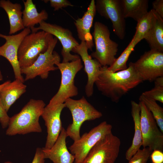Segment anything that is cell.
Wrapping results in <instances>:
<instances>
[{
    "instance_id": "6da1fadb",
    "label": "cell",
    "mask_w": 163,
    "mask_h": 163,
    "mask_svg": "<svg viewBox=\"0 0 163 163\" xmlns=\"http://www.w3.org/2000/svg\"><path fill=\"white\" fill-rule=\"evenodd\" d=\"M108 67H101L94 84L103 95L114 102H118L123 96L142 82L134 62H130L126 69L115 72L109 71Z\"/></svg>"
},
{
    "instance_id": "7a4b0ae2",
    "label": "cell",
    "mask_w": 163,
    "mask_h": 163,
    "mask_svg": "<svg viewBox=\"0 0 163 163\" xmlns=\"http://www.w3.org/2000/svg\"><path fill=\"white\" fill-rule=\"evenodd\" d=\"M45 106L42 100L30 99L19 112L10 117L6 134L13 136L42 132L39 120Z\"/></svg>"
},
{
    "instance_id": "3957f363",
    "label": "cell",
    "mask_w": 163,
    "mask_h": 163,
    "mask_svg": "<svg viewBox=\"0 0 163 163\" xmlns=\"http://www.w3.org/2000/svg\"><path fill=\"white\" fill-rule=\"evenodd\" d=\"M64 103L66 107L70 111L72 119V123L66 130V133L67 137L74 141L80 138V128L85 121L94 120L102 116V113L89 103L84 96L77 100L68 98Z\"/></svg>"
},
{
    "instance_id": "277c9868",
    "label": "cell",
    "mask_w": 163,
    "mask_h": 163,
    "mask_svg": "<svg viewBox=\"0 0 163 163\" xmlns=\"http://www.w3.org/2000/svg\"><path fill=\"white\" fill-rule=\"evenodd\" d=\"M53 37L52 35L43 30L31 32L26 36L18 51V58L21 69L31 66L40 53L46 51Z\"/></svg>"
},
{
    "instance_id": "5b68a950",
    "label": "cell",
    "mask_w": 163,
    "mask_h": 163,
    "mask_svg": "<svg viewBox=\"0 0 163 163\" xmlns=\"http://www.w3.org/2000/svg\"><path fill=\"white\" fill-rule=\"evenodd\" d=\"M95 50L90 56L96 59L102 66H109L115 61L118 44L110 38V32L108 27L99 21L94 25L92 33Z\"/></svg>"
},
{
    "instance_id": "8992f818",
    "label": "cell",
    "mask_w": 163,
    "mask_h": 163,
    "mask_svg": "<svg viewBox=\"0 0 163 163\" xmlns=\"http://www.w3.org/2000/svg\"><path fill=\"white\" fill-rule=\"evenodd\" d=\"M56 65L61 74V82L57 92L48 104L50 105L64 103L67 99L78 95V89L75 84V78L83 67L80 58L67 62H60Z\"/></svg>"
},
{
    "instance_id": "52a82bcc",
    "label": "cell",
    "mask_w": 163,
    "mask_h": 163,
    "mask_svg": "<svg viewBox=\"0 0 163 163\" xmlns=\"http://www.w3.org/2000/svg\"><path fill=\"white\" fill-rule=\"evenodd\" d=\"M58 40L56 37H53L46 51L40 53L31 66L21 69V74L25 75V81L33 79L37 76L42 79H46L50 71L58 69L54 65L60 62V57L58 53L53 51Z\"/></svg>"
},
{
    "instance_id": "ba28073f",
    "label": "cell",
    "mask_w": 163,
    "mask_h": 163,
    "mask_svg": "<svg viewBox=\"0 0 163 163\" xmlns=\"http://www.w3.org/2000/svg\"><path fill=\"white\" fill-rule=\"evenodd\" d=\"M112 126L104 121L84 133L79 139L74 141L69 148L75 157L74 163H80L91 150L101 139L112 132Z\"/></svg>"
},
{
    "instance_id": "9c48e42d",
    "label": "cell",
    "mask_w": 163,
    "mask_h": 163,
    "mask_svg": "<svg viewBox=\"0 0 163 163\" xmlns=\"http://www.w3.org/2000/svg\"><path fill=\"white\" fill-rule=\"evenodd\" d=\"M120 145V139L111 132L96 144L80 163H114Z\"/></svg>"
},
{
    "instance_id": "30bf717a",
    "label": "cell",
    "mask_w": 163,
    "mask_h": 163,
    "mask_svg": "<svg viewBox=\"0 0 163 163\" xmlns=\"http://www.w3.org/2000/svg\"><path fill=\"white\" fill-rule=\"evenodd\" d=\"M140 126L143 148L148 147L152 152L163 150V134L152 114L144 103L139 101Z\"/></svg>"
},
{
    "instance_id": "8fae6325",
    "label": "cell",
    "mask_w": 163,
    "mask_h": 163,
    "mask_svg": "<svg viewBox=\"0 0 163 163\" xmlns=\"http://www.w3.org/2000/svg\"><path fill=\"white\" fill-rule=\"evenodd\" d=\"M30 29L32 33L36 32L39 30L45 31L55 36L60 41L62 46L61 53L63 57L62 62L74 61L80 58L78 55H72L70 53L79 43L69 29L45 21L41 22L38 27Z\"/></svg>"
},
{
    "instance_id": "7c38bea8",
    "label": "cell",
    "mask_w": 163,
    "mask_h": 163,
    "mask_svg": "<svg viewBox=\"0 0 163 163\" xmlns=\"http://www.w3.org/2000/svg\"><path fill=\"white\" fill-rule=\"evenodd\" d=\"M134 64L142 81L152 82L163 77V52L154 50L145 52Z\"/></svg>"
},
{
    "instance_id": "4fadbf2b",
    "label": "cell",
    "mask_w": 163,
    "mask_h": 163,
    "mask_svg": "<svg viewBox=\"0 0 163 163\" xmlns=\"http://www.w3.org/2000/svg\"><path fill=\"white\" fill-rule=\"evenodd\" d=\"M95 4L96 11L110 20L114 33L120 39H123L126 23L121 0H97Z\"/></svg>"
},
{
    "instance_id": "5bb4252c",
    "label": "cell",
    "mask_w": 163,
    "mask_h": 163,
    "mask_svg": "<svg viewBox=\"0 0 163 163\" xmlns=\"http://www.w3.org/2000/svg\"><path fill=\"white\" fill-rule=\"evenodd\" d=\"M31 32L30 28H25L21 32L14 35H6L0 33V37L4 38L6 41L3 45L0 46V56L5 58L11 65L15 79L23 83L24 79L22 75L19 65L18 51L23 39Z\"/></svg>"
},
{
    "instance_id": "9a60e30c",
    "label": "cell",
    "mask_w": 163,
    "mask_h": 163,
    "mask_svg": "<svg viewBox=\"0 0 163 163\" xmlns=\"http://www.w3.org/2000/svg\"><path fill=\"white\" fill-rule=\"evenodd\" d=\"M66 107L64 103L52 105L48 104L44 108L41 116L47 129V136L45 147L50 149L54 145L62 128L60 118L61 112Z\"/></svg>"
},
{
    "instance_id": "2e32d148",
    "label": "cell",
    "mask_w": 163,
    "mask_h": 163,
    "mask_svg": "<svg viewBox=\"0 0 163 163\" xmlns=\"http://www.w3.org/2000/svg\"><path fill=\"white\" fill-rule=\"evenodd\" d=\"M88 48L85 42L81 41L72 51L79 55L84 65V70L88 76L85 87V93L88 97L91 96L94 92V85L97 80L102 66L95 59H93L88 53Z\"/></svg>"
},
{
    "instance_id": "e0dca14e",
    "label": "cell",
    "mask_w": 163,
    "mask_h": 163,
    "mask_svg": "<svg viewBox=\"0 0 163 163\" xmlns=\"http://www.w3.org/2000/svg\"><path fill=\"white\" fill-rule=\"evenodd\" d=\"M67 137L66 130L62 127L56 141L50 149L42 148L45 159H50L53 163H73L74 155L69 152L66 146Z\"/></svg>"
},
{
    "instance_id": "ac0fdd59",
    "label": "cell",
    "mask_w": 163,
    "mask_h": 163,
    "mask_svg": "<svg viewBox=\"0 0 163 163\" xmlns=\"http://www.w3.org/2000/svg\"><path fill=\"white\" fill-rule=\"evenodd\" d=\"M96 11L95 1L91 0L82 17L78 18L74 22L78 38L81 41L85 42L88 49L91 51L94 43L90 30Z\"/></svg>"
},
{
    "instance_id": "d6986e66",
    "label": "cell",
    "mask_w": 163,
    "mask_h": 163,
    "mask_svg": "<svg viewBox=\"0 0 163 163\" xmlns=\"http://www.w3.org/2000/svg\"><path fill=\"white\" fill-rule=\"evenodd\" d=\"M26 88L27 86L23 82L15 79L0 91L1 100L7 112L11 106L26 91Z\"/></svg>"
},
{
    "instance_id": "ffe728a7",
    "label": "cell",
    "mask_w": 163,
    "mask_h": 163,
    "mask_svg": "<svg viewBox=\"0 0 163 163\" xmlns=\"http://www.w3.org/2000/svg\"><path fill=\"white\" fill-rule=\"evenodd\" d=\"M0 7L6 13L10 24L9 34L11 35L24 28L22 22V6L19 3H13L10 0H0Z\"/></svg>"
},
{
    "instance_id": "44dd1931",
    "label": "cell",
    "mask_w": 163,
    "mask_h": 163,
    "mask_svg": "<svg viewBox=\"0 0 163 163\" xmlns=\"http://www.w3.org/2000/svg\"><path fill=\"white\" fill-rule=\"evenodd\" d=\"M131 115L134 124V134L131 145L126 151L125 158L129 161L139 149L142 145L140 126V109L139 104L131 101Z\"/></svg>"
},
{
    "instance_id": "7402d4cb",
    "label": "cell",
    "mask_w": 163,
    "mask_h": 163,
    "mask_svg": "<svg viewBox=\"0 0 163 163\" xmlns=\"http://www.w3.org/2000/svg\"><path fill=\"white\" fill-rule=\"evenodd\" d=\"M24 9L22 11V22L25 28L30 29L35 25L45 21L48 17V14L45 10L40 12L37 11L36 5L32 0L23 1Z\"/></svg>"
},
{
    "instance_id": "603a6c76",
    "label": "cell",
    "mask_w": 163,
    "mask_h": 163,
    "mask_svg": "<svg viewBox=\"0 0 163 163\" xmlns=\"http://www.w3.org/2000/svg\"><path fill=\"white\" fill-rule=\"evenodd\" d=\"M125 18H130L137 22L149 12L148 0H121Z\"/></svg>"
},
{
    "instance_id": "cb8c5ba5",
    "label": "cell",
    "mask_w": 163,
    "mask_h": 163,
    "mask_svg": "<svg viewBox=\"0 0 163 163\" xmlns=\"http://www.w3.org/2000/svg\"><path fill=\"white\" fill-rule=\"evenodd\" d=\"M155 12L153 25L144 39L151 49L163 52V18Z\"/></svg>"
},
{
    "instance_id": "d4e9b609",
    "label": "cell",
    "mask_w": 163,
    "mask_h": 163,
    "mask_svg": "<svg viewBox=\"0 0 163 163\" xmlns=\"http://www.w3.org/2000/svg\"><path fill=\"white\" fill-rule=\"evenodd\" d=\"M155 11L151 9L137 22L136 31L132 40L137 43L144 39L151 28L154 21Z\"/></svg>"
},
{
    "instance_id": "484cf974",
    "label": "cell",
    "mask_w": 163,
    "mask_h": 163,
    "mask_svg": "<svg viewBox=\"0 0 163 163\" xmlns=\"http://www.w3.org/2000/svg\"><path fill=\"white\" fill-rule=\"evenodd\" d=\"M139 101H142L152 114L161 131L163 133V108L156 101L148 98L142 94Z\"/></svg>"
},
{
    "instance_id": "4316f807",
    "label": "cell",
    "mask_w": 163,
    "mask_h": 163,
    "mask_svg": "<svg viewBox=\"0 0 163 163\" xmlns=\"http://www.w3.org/2000/svg\"><path fill=\"white\" fill-rule=\"evenodd\" d=\"M137 43L132 40L131 41L120 56L110 66L107 67L108 69L112 72H115L125 70L127 68V62L134 48Z\"/></svg>"
},
{
    "instance_id": "83f0119b",
    "label": "cell",
    "mask_w": 163,
    "mask_h": 163,
    "mask_svg": "<svg viewBox=\"0 0 163 163\" xmlns=\"http://www.w3.org/2000/svg\"><path fill=\"white\" fill-rule=\"evenodd\" d=\"M154 87L142 94L146 97L163 103V77L157 78L154 81Z\"/></svg>"
},
{
    "instance_id": "f1b7e54d",
    "label": "cell",
    "mask_w": 163,
    "mask_h": 163,
    "mask_svg": "<svg viewBox=\"0 0 163 163\" xmlns=\"http://www.w3.org/2000/svg\"><path fill=\"white\" fill-rule=\"evenodd\" d=\"M152 152L148 147L139 149L128 161V163H146Z\"/></svg>"
},
{
    "instance_id": "f546056e",
    "label": "cell",
    "mask_w": 163,
    "mask_h": 163,
    "mask_svg": "<svg viewBox=\"0 0 163 163\" xmlns=\"http://www.w3.org/2000/svg\"><path fill=\"white\" fill-rule=\"evenodd\" d=\"M43 1L45 3L49 2L51 6L54 8V11H58L63 8L73 6L70 2L67 0H49Z\"/></svg>"
},
{
    "instance_id": "4dcf8cb0",
    "label": "cell",
    "mask_w": 163,
    "mask_h": 163,
    "mask_svg": "<svg viewBox=\"0 0 163 163\" xmlns=\"http://www.w3.org/2000/svg\"><path fill=\"white\" fill-rule=\"evenodd\" d=\"M9 119L10 117L4 108L0 98V123L3 129L8 127Z\"/></svg>"
},
{
    "instance_id": "1f68e13d",
    "label": "cell",
    "mask_w": 163,
    "mask_h": 163,
    "mask_svg": "<svg viewBox=\"0 0 163 163\" xmlns=\"http://www.w3.org/2000/svg\"><path fill=\"white\" fill-rule=\"evenodd\" d=\"M45 159L42 148L38 147L36 149L34 158L31 163H45ZM4 163H13L8 161Z\"/></svg>"
},
{
    "instance_id": "d6a6232c",
    "label": "cell",
    "mask_w": 163,
    "mask_h": 163,
    "mask_svg": "<svg viewBox=\"0 0 163 163\" xmlns=\"http://www.w3.org/2000/svg\"><path fill=\"white\" fill-rule=\"evenodd\" d=\"M152 163H163V152L159 150L153 151L150 155Z\"/></svg>"
},
{
    "instance_id": "836d02e7",
    "label": "cell",
    "mask_w": 163,
    "mask_h": 163,
    "mask_svg": "<svg viewBox=\"0 0 163 163\" xmlns=\"http://www.w3.org/2000/svg\"><path fill=\"white\" fill-rule=\"evenodd\" d=\"M153 9L161 18H163V0H155L152 2Z\"/></svg>"
},
{
    "instance_id": "e575fe53",
    "label": "cell",
    "mask_w": 163,
    "mask_h": 163,
    "mask_svg": "<svg viewBox=\"0 0 163 163\" xmlns=\"http://www.w3.org/2000/svg\"><path fill=\"white\" fill-rule=\"evenodd\" d=\"M11 81L9 80L7 81L4 82L3 84L0 85V91L7 85Z\"/></svg>"
},
{
    "instance_id": "d590c367",
    "label": "cell",
    "mask_w": 163,
    "mask_h": 163,
    "mask_svg": "<svg viewBox=\"0 0 163 163\" xmlns=\"http://www.w3.org/2000/svg\"><path fill=\"white\" fill-rule=\"evenodd\" d=\"M3 79L2 75L0 70V81L2 80Z\"/></svg>"
}]
</instances>
